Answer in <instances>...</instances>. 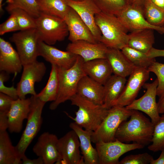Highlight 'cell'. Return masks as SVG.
<instances>
[{
  "instance_id": "obj_27",
  "label": "cell",
  "mask_w": 164,
  "mask_h": 164,
  "mask_svg": "<svg viewBox=\"0 0 164 164\" xmlns=\"http://www.w3.org/2000/svg\"><path fill=\"white\" fill-rule=\"evenodd\" d=\"M127 80L125 77L112 75L104 85V101L103 106L111 108L121 94Z\"/></svg>"
},
{
  "instance_id": "obj_1",
  "label": "cell",
  "mask_w": 164,
  "mask_h": 164,
  "mask_svg": "<svg viewBox=\"0 0 164 164\" xmlns=\"http://www.w3.org/2000/svg\"><path fill=\"white\" fill-rule=\"evenodd\" d=\"M154 127L151 121L142 112L132 110L129 120L123 121L118 127L115 139L123 143L133 142L145 146L152 142Z\"/></svg>"
},
{
  "instance_id": "obj_40",
  "label": "cell",
  "mask_w": 164,
  "mask_h": 164,
  "mask_svg": "<svg viewBox=\"0 0 164 164\" xmlns=\"http://www.w3.org/2000/svg\"><path fill=\"white\" fill-rule=\"evenodd\" d=\"M9 18L0 25V35H2L8 32L19 30L18 24L15 16L10 14Z\"/></svg>"
},
{
  "instance_id": "obj_30",
  "label": "cell",
  "mask_w": 164,
  "mask_h": 164,
  "mask_svg": "<svg viewBox=\"0 0 164 164\" xmlns=\"http://www.w3.org/2000/svg\"><path fill=\"white\" fill-rule=\"evenodd\" d=\"M41 12L64 19L71 8L64 0H36Z\"/></svg>"
},
{
  "instance_id": "obj_8",
  "label": "cell",
  "mask_w": 164,
  "mask_h": 164,
  "mask_svg": "<svg viewBox=\"0 0 164 164\" xmlns=\"http://www.w3.org/2000/svg\"><path fill=\"white\" fill-rule=\"evenodd\" d=\"M10 39L16 46L23 65L37 60L40 39L36 28L14 33Z\"/></svg>"
},
{
  "instance_id": "obj_24",
  "label": "cell",
  "mask_w": 164,
  "mask_h": 164,
  "mask_svg": "<svg viewBox=\"0 0 164 164\" xmlns=\"http://www.w3.org/2000/svg\"><path fill=\"white\" fill-rule=\"evenodd\" d=\"M83 68L86 75L103 85L113 73L106 59H97L84 61Z\"/></svg>"
},
{
  "instance_id": "obj_45",
  "label": "cell",
  "mask_w": 164,
  "mask_h": 164,
  "mask_svg": "<svg viewBox=\"0 0 164 164\" xmlns=\"http://www.w3.org/2000/svg\"><path fill=\"white\" fill-rule=\"evenodd\" d=\"M157 103L159 113L161 114L164 113V92L159 97V100Z\"/></svg>"
},
{
  "instance_id": "obj_20",
  "label": "cell",
  "mask_w": 164,
  "mask_h": 164,
  "mask_svg": "<svg viewBox=\"0 0 164 164\" xmlns=\"http://www.w3.org/2000/svg\"><path fill=\"white\" fill-rule=\"evenodd\" d=\"M30 98L14 100L7 114L8 128L11 133H19L24 120L27 119L30 109Z\"/></svg>"
},
{
  "instance_id": "obj_41",
  "label": "cell",
  "mask_w": 164,
  "mask_h": 164,
  "mask_svg": "<svg viewBox=\"0 0 164 164\" xmlns=\"http://www.w3.org/2000/svg\"><path fill=\"white\" fill-rule=\"evenodd\" d=\"M14 100L10 97L0 92V112L8 114Z\"/></svg>"
},
{
  "instance_id": "obj_39",
  "label": "cell",
  "mask_w": 164,
  "mask_h": 164,
  "mask_svg": "<svg viewBox=\"0 0 164 164\" xmlns=\"http://www.w3.org/2000/svg\"><path fill=\"white\" fill-rule=\"evenodd\" d=\"M9 74L4 71H0V92L5 94L14 100L19 98L17 89L13 86L9 87L5 85L4 82L9 79Z\"/></svg>"
},
{
  "instance_id": "obj_44",
  "label": "cell",
  "mask_w": 164,
  "mask_h": 164,
  "mask_svg": "<svg viewBox=\"0 0 164 164\" xmlns=\"http://www.w3.org/2000/svg\"><path fill=\"white\" fill-rule=\"evenodd\" d=\"M147 54L152 58H155L158 57H164V50L157 49L152 47Z\"/></svg>"
},
{
  "instance_id": "obj_5",
  "label": "cell",
  "mask_w": 164,
  "mask_h": 164,
  "mask_svg": "<svg viewBox=\"0 0 164 164\" xmlns=\"http://www.w3.org/2000/svg\"><path fill=\"white\" fill-rule=\"evenodd\" d=\"M132 110L126 107L113 106L108 109L106 116L97 129L92 132L91 142L96 143L115 140L116 132L124 121L127 120L132 114Z\"/></svg>"
},
{
  "instance_id": "obj_35",
  "label": "cell",
  "mask_w": 164,
  "mask_h": 164,
  "mask_svg": "<svg viewBox=\"0 0 164 164\" xmlns=\"http://www.w3.org/2000/svg\"><path fill=\"white\" fill-rule=\"evenodd\" d=\"M151 142L152 143L148 147L149 150L157 152L164 150V113L154 125Z\"/></svg>"
},
{
  "instance_id": "obj_14",
  "label": "cell",
  "mask_w": 164,
  "mask_h": 164,
  "mask_svg": "<svg viewBox=\"0 0 164 164\" xmlns=\"http://www.w3.org/2000/svg\"><path fill=\"white\" fill-rule=\"evenodd\" d=\"M64 0L69 6L77 13L89 28L96 40L100 42L101 33L96 23L95 16L101 11L93 1Z\"/></svg>"
},
{
  "instance_id": "obj_4",
  "label": "cell",
  "mask_w": 164,
  "mask_h": 164,
  "mask_svg": "<svg viewBox=\"0 0 164 164\" xmlns=\"http://www.w3.org/2000/svg\"><path fill=\"white\" fill-rule=\"evenodd\" d=\"M84 62L78 56L74 64L70 68L64 69L58 68L60 80L59 91L55 101L49 106L50 110L56 109L61 104L64 103L77 94L78 84L80 79L86 75L83 68Z\"/></svg>"
},
{
  "instance_id": "obj_21",
  "label": "cell",
  "mask_w": 164,
  "mask_h": 164,
  "mask_svg": "<svg viewBox=\"0 0 164 164\" xmlns=\"http://www.w3.org/2000/svg\"><path fill=\"white\" fill-rule=\"evenodd\" d=\"M23 65L17 51L12 45L0 38V71L16 74L21 71Z\"/></svg>"
},
{
  "instance_id": "obj_26",
  "label": "cell",
  "mask_w": 164,
  "mask_h": 164,
  "mask_svg": "<svg viewBox=\"0 0 164 164\" xmlns=\"http://www.w3.org/2000/svg\"><path fill=\"white\" fill-rule=\"evenodd\" d=\"M154 30H137L128 34L127 46L147 54L155 43Z\"/></svg>"
},
{
  "instance_id": "obj_36",
  "label": "cell",
  "mask_w": 164,
  "mask_h": 164,
  "mask_svg": "<svg viewBox=\"0 0 164 164\" xmlns=\"http://www.w3.org/2000/svg\"><path fill=\"white\" fill-rule=\"evenodd\" d=\"M15 17L19 31L36 28V18L26 11L19 9H13L8 12Z\"/></svg>"
},
{
  "instance_id": "obj_2",
  "label": "cell",
  "mask_w": 164,
  "mask_h": 164,
  "mask_svg": "<svg viewBox=\"0 0 164 164\" xmlns=\"http://www.w3.org/2000/svg\"><path fill=\"white\" fill-rule=\"evenodd\" d=\"M101 33L100 42L108 48L121 50L127 46L128 31L116 15L101 12L95 16Z\"/></svg>"
},
{
  "instance_id": "obj_16",
  "label": "cell",
  "mask_w": 164,
  "mask_h": 164,
  "mask_svg": "<svg viewBox=\"0 0 164 164\" xmlns=\"http://www.w3.org/2000/svg\"><path fill=\"white\" fill-rule=\"evenodd\" d=\"M58 139L55 135L48 132L43 133L38 138L32 151L37 156L43 159L44 164H57L59 162Z\"/></svg>"
},
{
  "instance_id": "obj_29",
  "label": "cell",
  "mask_w": 164,
  "mask_h": 164,
  "mask_svg": "<svg viewBox=\"0 0 164 164\" xmlns=\"http://www.w3.org/2000/svg\"><path fill=\"white\" fill-rule=\"evenodd\" d=\"M60 80L58 67L51 65V69L46 86L36 96L46 103L56 99L59 91Z\"/></svg>"
},
{
  "instance_id": "obj_19",
  "label": "cell",
  "mask_w": 164,
  "mask_h": 164,
  "mask_svg": "<svg viewBox=\"0 0 164 164\" xmlns=\"http://www.w3.org/2000/svg\"><path fill=\"white\" fill-rule=\"evenodd\" d=\"M108 48L101 42L93 43L80 40L69 43L66 50L80 56L86 62L97 59H106Z\"/></svg>"
},
{
  "instance_id": "obj_25",
  "label": "cell",
  "mask_w": 164,
  "mask_h": 164,
  "mask_svg": "<svg viewBox=\"0 0 164 164\" xmlns=\"http://www.w3.org/2000/svg\"><path fill=\"white\" fill-rule=\"evenodd\" d=\"M106 59L110 65L113 73L119 76L126 78L136 67L119 49L108 48Z\"/></svg>"
},
{
  "instance_id": "obj_38",
  "label": "cell",
  "mask_w": 164,
  "mask_h": 164,
  "mask_svg": "<svg viewBox=\"0 0 164 164\" xmlns=\"http://www.w3.org/2000/svg\"><path fill=\"white\" fill-rule=\"evenodd\" d=\"M153 159V157L147 152L131 154L122 159L119 164H148Z\"/></svg>"
},
{
  "instance_id": "obj_42",
  "label": "cell",
  "mask_w": 164,
  "mask_h": 164,
  "mask_svg": "<svg viewBox=\"0 0 164 164\" xmlns=\"http://www.w3.org/2000/svg\"><path fill=\"white\" fill-rule=\"evenodd\" d=\"M8 128L7 114L0 112V132L6 131Z\"/></svg>"
},
{
  "instance_id": "obj_22",
  "label": "cell",
  "mask_w": 164,
  "mask_h": 164,
  "mask_svg": "<svg viewBox=\"0 0 164 164\" xmlns=\"http://www.w3.org/2000/svg\"><path fill=\"white\" fill-rule=\"evenodd\" d=\"M77 94L96 104L103 105L104 85L87 75L80 80Z\"/></svg>"
},
{
  "instance_id": "obj_48",
  "label": "cell",
  "mask_w": 164,
  "mask_h": 164,
  "mask_svg": "<svg viewBox=\"0 0 164 164\" xmlns=\"http://www.w3.org/2000/svg\"><path fill=\"white\" fill-rule=\"evenodd\" d=\"M151 1L158 7L164 9V0H151Z\"/></svg>"
},
{
  "instance_id": "obj_52",
  "label": "cell",
  "mask_w": 164,
  "mask_h": 164,
  "mask_svg": "<svg viewBox=\"0 0 164 164\" xmlns=\"http://www.w3.org/2000/svg\"><path fill=\"white\" fill-rule=\"evenodd\" d=\"M163 27H164V25H163Z\"/></svg>"
},
{
  "instance_id": "obj_18",
  "label": "cell",
  "mask_w": 164,
  "mask_h": 164,
  "mask_svg": "<svg viewBox=\"0 0 164 164\" xmlns=\"http://www.w3.org/2000/svg\"><path fill=\"white\" fill-rule=\"evenodd\" d=\"M64 19L68 30V39L71 42L80 40L99 42L80 16L71 8Z\"/></svg>"
},
{
  "instance_id": "obj_3",
  "label": "cell",
  "mask_w": 164,
  "mask_h": 164,
  "mask_svg": "<svg viewBox=\"0 0 164 164\" xmlns=\"http://www.w3.org/2000/svg\"><path fill=\"white\" fill-rule=\"evenodd\" d=\"M72 105L78 107L75 117L65 112L75 123L86 130L92 132L100 125L107 115L108 109L103 105L96 104L76 94L70 99Z\"/></svg>"
},
{
  "instance_id": "obj_43",
  "label": "cell",
  "mask_w": 164,
  "mask_h": 164,
  "mask_svg": "<svg viewBox=\"0 0 164 164\" xmlns=\"http://www.w3.org/2000/svg\"><path fill=\"white\" fill-rule=\"evenodd\" d=\"M21 164H43L44 163L43 159L40 157H38L36 159H32L27 158L25 154L22 158Z\"/></svg>"
},
{
  "instance_id": "obj_37",
  "label": "cell",
  "mask_w": 164,
  "mask_h": 164,
  "mask_svg": "<svg viewBox=\"0 0 164 164\" xmlns=\"http://www.w3.org/2000/svg\"><path fill=\"white\" fill-rule=\"evenodd\" d=\"M149 72L154 73L157 77L158 84L157 88V96L159 97L164 92V63L155 61L148 68Z\"/></svg>"
},
{
  "instance_id": "obj_51",
  "label": "cell",
  "mask_w": 164,
  "mask_h": 164,
  "mask_svg": "<svg viewBox=\"0 0 164 164\" xmlns=\"http://www.w3.org/2000/svg\"><path fill=\"white\" fill-rule=\"evenodd\" d=\"M72 0L75 1H80L82 0Z\"/></svg>"
},
{
  "instance_id": "obj_12",
  "label": "cell",
  "mask_w": 164,
  "mask_h": 164,
  "mask_svg": "<svg viewBox=\"0 0 164 164\" xmlns=\"http://www.w3.org/2000/svg\"><path fill=\"white\" fill-rule=\"evenodd\" d=\"M57 146L60 155L57 164H84L80 153L79 138L73 130L58 138Z\"/></svg>"
},
{
  "instance_id": "obj_49",
  "label": "cell",
  "mask_w": 164,
  "mask_h": 164,
  "mask_svg": "<svg viewBox=\"0 0 164 164\" xmlns=\"http://www.w3.org/2000/svg\"><path fill=\"white\" fill-rule=\"evenodd\" d=\"M3 0H0V11L1 12H3L2 9V2Z\"/></svg>"
},
{
  "instance_id": "obj_23",
  "label": "cell",
  "mask_w": 164,
  "mask_h": 164,
  "mask_svg": "<svg viewBox=\"0 0 164 164\" xmlns=\"http://www.w3.org/2000/svg\"><path fill=\"white\" fill-rule=\"evenodd\" d=\"M69 127L75 132L78 137L84 164H99L97 151L91 144L92 132L83 129L74 122L70 123Z\"/></svg>"
},
{
  "instance_id": "obj_6",
  "label": "cell",
  "mask_w": 164,
  "mask_h": 164,
  "mask_svg": "<svg viewBox=\"0 0 164 164\" xmlns=\"http://www.w3.org/2000/svg\"><path fill=\"white\" fill-rule=\"evenodd\" d=\"M29 112L26 127L20 138L15 146L19 158L25 155L28 147L39 132L42 123V114L46 102L41 100L36 95H32Z\"/></svg>"
},
{
  "instance_id": "obj_47",
  "label": "cell",
  "mask_w": 164,
  "mask_h": 164,
  "mask_svg": "<svg viewBox=\"0 0 164 164\" xmlns=\"http://www.w3.org/2000/svg\"><path fill=\"white\" fill-rule=\"evenodd\" d=\"M150 164H164V150L161 151V153L158 159H153L150 162Z\"/></svg>"
},
{
  "instance_id": "obj_7",
  "label": "cell",
  "mask_w": 164,
  "mask_h": 164,
  "mask_svg": "<svg viewBox=\"0 0 164 164\" xmlns=\"http://www.w3.org/2000/svg\"><path fill=\"white\" fill-rule=\"evenodd\" d=\"M36 23L40 40L48 45H52L63 41L69 35L63 19L41 12L36 18Z\"/></svg>"
},
{
  "instance_id": "obj_46",
  "label": "cell",
  "mask_w": 164,
  "mask_h": 164,
  "mask_svg": "<svg viewBox=\"0 0 164 164\" xmlns=\"http://www.w3.org/2000/svg\"><path fill=\"white\" fill-rule=\"evenodd\" d=\"M146 0H133L131 4L140 10L143 13L144 6Z\"/></svg>"
},
{
  "instance_id": "obj_28",
  "label": "cell",
  "mask_w": 164,
  "mask_h": 164,
  "mask_svg": "<svg viewBox=\"0 0 164 164\" xmlns=\"http://www.w3.org/2000/svg\"><path fill=\"white\" fill-rule=\"evenodd\" d=\"M15 146L6 131L0 132V164H21Z\"/></svg>"
},
{
  "instance_id": "obj_17",
  "label": "cell",
  "mask_w": 164,
  "mask_h": 164,
  "mask_svg": "<svg viewBox=\"0 0 164 164\" xmlns=\"http://www.w3.org/2000/svg\"><path fill=\"white\" fill-rule=\"evenodd\" d=\"M117 16L130 32L137 30L150 29L164 34V27L150 24L146 20L142 12L132 4L128 5Z\"/></svg>"
},
{
  "instance_id": "obj_9",
  "label": "cell",
  "mask_w": 164,
  "mask_h": 164,
  "mask_svg": "<svg viewBox=\"0 0 164 164\" xmlns=\"http://www.w3.org/2000/svg\"><path fill=\"white\" fill-rule=\"evenodd\" d=\"M95 144L99 164H119L120 157L123 155L145 147L137 143H125L117 139L108 142H100Z\"/></svg>"
},
{
  "instance_id": "obj_13",
  "label": "cell",
  "mask_w": 164,
  "mask_h": 164,
  "mask_svg": "<svg viewBox=\"0 0 164 164\" xmlns=\"http://www.w3.org/2000/svg\"><path fill=\"white\" fill-rule=\"evenodd\" d=\"M149 73L148 68L136 67L129 76L121 94L113 106L126 107L131 104L149 79Z\"/></svg>"
},
{
  "instance_id": "obj_34",
  "label": "cell",
  "mask_w": 164,
  "mask_h": 164,
  "mask_svg": "<svg viewBox=\"0 0 164 164\" xmlns=\"http://www.w3.org/2000/svg\"><path fill=\"white\" fill-rule=\"evenodd\" d=\"M101 12L116 16L128 5L127 0H92Z\"/></svg>"
},
{
  "instance_id": "obj_32",
  "label": "cell",
  "mask_w": 164,
  "mask_h": 164,
  "mask_svg": "<svg viewBox=\"0 0 164 164\" xmlns=\"http://www.w3.org/2000/svg\"><path fill=\"white\" fill-rule=\"evenodd\" d=\"M121 50L130 61L136 67L148 68L155 61V58L149 57L147 54L128 46L123 47Z\"/></svg>"
},
{
  "instance_id": "obj_33",
  "label": "cell",
  "mask_w": 164,
  "mask_h": 164,
  "mask_svg": "<svg viewBox=\"0 0 164 164\" xmlns=\"http://www.w3.org/2000/svg\"><path fill=\"white\" fill-rule=\"evenodd\" d=\"M6 9L8 12L14 9H21L35 18L39 16L40 12L36 0H6Z\"/></svg>"
},
{
  "instance_id": "obj_50",
  "label": "cell",
  "mask_w": 164,
  "mask_h": 164,
  "mask_svg": "<svg viewBox=\"0 0 164 164\" xmlns=\"http://www.w3.org/2000/svg\"><path fill=\"white\" fill-rule=\"evenodd\" d=\"M129 4H132L133 0H127Z\"/></svg>"
},
{
  "instance_id": "obj_11",
  "label": "cell",
  "mask_w": 164,
  "mask_h": 164,
  "mask_svg": "<svg viewBox=\"0 0 164 164\" xmlns=\"http://www.w3.org/2000/svg\"><path fill=\"white\" fill-rule=\"evenodd\" d=\"M158 84L157 78L152 83H145L142 87L146 90L145 94L126 106L127 108L130 110L144 112L150 118L154 125L158 122L160 118L156 101Z\"/></svg>"
},
{
  "instance_id": "obj_10",
  "label": "cell",
  "mask_w": 164,
  "mask_h": 164,
  "mask_svg": "<svg viewBox=\"0 0 164 164\" xmlns=\"http://www.w3.org/2000/svg\"><path fill=\"white\" fill-rule=\"evenodd\" d=\"M46 71L45 64L37 60L23 65L22 73L16 87L19 98L25 99L28 94L36 95L35 84L42 80Z\"/></svg>"
},
{
  "instance_id": "obj_15",
  "label": "cell",
  "mask_w": 164,
  "mask_h": 164,
  "mask_svg": "<svg viewBox=\"0 0 164 164\" xmlns=\"http://www.w3.org/2000/svg\"><path fill=\"white\" fill-rule=\"evenodd\" d=\"M38 55L51 65L58 68L68 69L75 63L77 55L69 51H63L48 45L40 40L38 43Z\"/></svg>"
},
{
  "instance_id": "obj_31",
  "label": "cell",
  "mask_w": 164,
  "mask_h": 164,
  "mask_svg": "<svg viewBox=\"0 0 164 164\" xmlns=\"http://www.w3.org/2000/svg\"><path fill=\"white\" fill-rule=\"evenodd\" d=\"M143 14L146 20L155 26L162 27L164 25V9L154 4L151 0H146Z\"/></svg>"
}]
</instances>
